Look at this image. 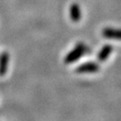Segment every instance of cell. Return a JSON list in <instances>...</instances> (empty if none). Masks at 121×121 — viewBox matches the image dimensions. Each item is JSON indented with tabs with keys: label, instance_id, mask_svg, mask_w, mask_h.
<instances>
[{
	"label": "cell",
	"instance_id": "3957f363",
	"mask_svg": "<svg viewBox=\"0 0 121 121\" xmlns=\"http://www.w3.org/2000/svg\"><path fill=\"white\" fill-rule=\"evenodd\" d=\"M9 64V54L7 51L0 55V77H4L8 72Z\"/></svg>",
	"mask_w": 121,
	"mask_h": 121
},
{
	"label": "cell",
	"instance_id": "6da1fadb",
	"mask_svg": "<svg viewBox=\"0 0 121 121\" xmlns=\"http://www.w3.org/2000/svg\"><path fill=\"white\" fill-rule=\"evenodd\" d=\"M88 51V47L82 42H79L76 46L65 56L64 62L66 64H72L78 61L81 57H82Z\"/></svg>",
	"mask_w": 121,
	"mask_h": 121
},
{
	"label": "cell",
	"instance_id": "277c9868",
	"mask_svg": "<svg viewBox=\"0 0 121 121\" xmlns=\"http://www.w3.org/2000/svg\"><path fill=\"white\" fill-rule=\"evenodd\" d=\"M103 35L107 39L121 40V29H113L107 27L103 30Z\"/></svg>",
	"mask_w": 121,
	"mask_h": 121
},
{
	"label": "cell",
	"instance_id": "5b68a950",
	"mask_svg": "<svg viewBox=\"0 0 121 121\" xmlns=\"http://www.w3.org/2000/svg\"><path fill=\"white\" fill-rule=\"evenodd\" d=\"M70 18L72 22L78 23L82 19V9L79 4L74 3L70 6Z\"/></svg>",
	"mask_w": 121,
	"mask_h": 121
},
{
	"label": "cell",
	"instance_id": "7a4b0ae2",
	"mask_svg": "<svg viewBox=\"0 0 121 121\" xmlns=\"http://www.w3.org/2000/svg\"><path fill=\"white\" fill-rule=\"evenodd\" d=\"M99 71V66L96 62H86L76 68L78 73H95Z\"/></svg>",
	"mask_w": 121,
	"mask_h": 121
},
{
	"label": "cell",
	"instance_id": "8992f818",
	"mask_svg": "<svg viewBox=\"0 0 121 121\" xmlns=\"http://www.w3.org/2000/svg\"><path fill=\"white\" fill-rule=\"evenodd\" d=\"M112 51H113V46L109 44L104 45L102 47V49L99 51L98 54V60L101 62L105 61L111 55Z\"/></svg>",
	"mask_w": 121,
	"mask_h": 121
}]
</instances>
